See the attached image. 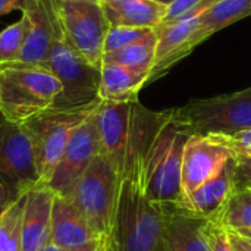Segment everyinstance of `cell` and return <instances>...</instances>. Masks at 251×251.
<instances>
[{"label": "cell", "mask_w": 251, "mask_h": 251, "mask_svg": "<svg viewBox=\"0 0 251 251\" xmlns=\"http://www.w3.org/2000/svg\"><path fill=\"white\" fill-rule=\"evenodd\" d=\"M235 157H229L222 169L197 190H194L179 207L193 213L194 216L213 219L226 204L231 194L235 191Z\"/></svg>", "instance_id": "cell-15"}, {"label": "cell", "mask_w": 251, "mask_h": 251, "mask_svg": "<svg viewBox=\"0 0 251 251\" xmlns=\"http://www.w3.org/2000/svg\"><path fill=\"white\" fill-rule=\"evenodd\" d=\"M97 106L78 110L49 109L22 124L31 140L38 182H49L72 132Z\"/></svg>", "instance_id": "cell-7"}, {"label": "cell", "mask_w": 251, "mask_h": 251, "mask_svg": "<svg viewBox=\"0 0 251 251\" xmlns=\"http://www.w3.org/2000/svg\"><path fill=\"white\" fill-rule=\"evenodd\" d=\"M163 209V251H210L204 232L207 219L194 216L176 204H165Z\"/></svg>", "instance_id": "cell-16"}, {"label": "cell", "mask_w": 251, "mask_h": 251, "mask_svg": "<svg viewBox=\"0 0 251 251\" xmlns=\"http://www.w3.org/2000/svg\"><path fill=\"white\" fill-rule=\"evenodd\" d=\"M60 93L62 84L44 66H0V113L15 124H25L51 109Z\"/></svg>", "instance_id": "cell-2"}, {"label": "cell", "mask_w": 251, "mask_h": 251, "mask_svg": "<svg viewBox=\"0 0 251 251\" xmlns=\"http://www.w3.org/2000/svg\"><path fill=\"white\" fill-rule=\"evenodd\" d=\"M116 1H122V0H104V3H116Z\"/></svg>", "instance_id": "cell-37"}, {"label": "cell", "mask_w": 251, "mask_h": 251, "mask_svg": "<svg viewBox=\"0 0 251 251\" xmlns=\"http://www.w3.org/2000/svg\"><path fill=\"white\" fill-rule=\"evenodd\" d=\"M69 44L88 62L101 66L103 46L110 28L103 6L88 0H51Z\"/></svg>", "instance_id": "cell-8"}, {"label": "cell", "mask_w": 251, "mask_h": 251, "mask_svg": "<svg viewBox=\"0 0 251 251\" xmlns=\"http://www.w3.org/2000/svg\"><path fill=\"white\" fill-rule=\"evenodd\" d=\"M190 134L171 116L156 132L144 160L147 197L157 204H179L184 149Z\"/></svg>", "instance_id": "cell-3"}, {"label": "cell", "mask_w": 251, "mask_h": 251, "mask_svg": "<svg viewBox=\"0 0 251 251\" xmlns=\"http://www.w3.org/2000/svg\"><path fill=\"white\" fill-rule=\"evenodd\" d=\"M22 15L29 21L28 35L15 63L44 66L54 38L56 12L51 0H26Z\"/></svg>", "instance_id": "cell-13"}, {"label": "cell", "mask_w": 251, "mask_h": 251, "mask_svg": "<svg viewBox=\"0 0 251 251\" xmlns=\"http://www.w3.org/2000/svg\"><path fill=\"white\" fill-rule=\"evenodd\" d=\"M62 84V93L51 109L78 110L97 106L100 87V68L84 59L66 40L56 16L54 38L44 65Z\"/></svg>", "instance_id": "cell-5"}, {"label": "cell", "mask_w": 251, "mask_h": 251, "mask_svg": "<svg viewBox=\"0 0 251 251\" xmlns=\"http://www.w3.org/2000/svg\"><path fill=\"white\" fill-rule=\"evenodd\" d=\"M29 21L25 15L22 18L0 31V66L15 63L21 54L22 46L28 35Z\"/></svg>", "instance_id": "cell-25"}, {"label": "cell", "mask_w": 251, "mask_h": 251, "mask_svg": "<svg viewBox=\"0 0 251 251\" xmlns=\"http://www.w3.org/2000/svg\"><path fill=\"white\" fill-rule=\"evenodd\" d=\"M229 157L232 153L215 135H190L182 157L181 201L213 178Z\"/></svg>", "instance_id": "cell-12"}, {"label": "cell", "mask_w": 251, "mask_h": 251, "mask_svg": "<svg viewBox=\"0 0 251 251\" xmlns=\"http://www.w3.org/2000/svg\"><path fill=\"white\" fill-rule=\"evenodd\" d=\"M121 181L122 175L119 171L100 153L63 194L103 238H109L112 232Z\"/></svg>", "instance_id": "cell-4"}, {"label": "cell", "mask_w": 251, "mask_h": 251, "mask_svg": "<svg viewBox=\"0 0 251 251\" xmlns=\"http://www.w3.org/2000/svg\"><path fill=\"white\" fill-rule=\"evenodd\" d=\"M107 246H109V238H99L71 251H106Z\"/></svg>", "instance_id": "cell-31"}, {"label": "cell", "mask_w": 251, "mask_h": 251, "mask_svg": "<svg viewBox=\"0 0 251 251\" xmlns=\"http://www.w3.org/2000/svg\"><path fill=\"white\" fill-rule=\"evenodd\" d=\"M169 112L190 135H232L251 128V87L231 94L194 99Z\"/></svg>", "instance_id": "cell-6"}, {"label": "cell", "mask_w": 251, "mask_h": 251, "mask_svg": "<svg viewBox=\"0 0 251 251\" xmlns=\"http://www.w3.org/2000/svg\"><path fill=\"white\" fill-rule=\"evenodd\" d=\"M56 193L37 182L26 191L22 221V251H40L50 243L51 209Z\"/></svg>", "instance_id": "cell-14"}, {"label": "cell", "mask_w": 251, "mask_h": 251, "mask_svg": "<svg viewBox=\"0 0 251 251\" xmlns=\"http://www.w3.org/2000/svg\"><path fill=\"white\" fill-rule=\"evenodd\" d=\"M219 141L229 149L234 157L251 159V128L243 129L232 135H215Z\"/></svg>", "instance_id": "cell-27"}, {"label": "cell", "mask_w": 251, "mask_h": 251, "mask_svg": "<svg viewBox=\"0 0 251 251\" xmlns=\"http://www.w3.org/2000/svg\"><path fill=\"white\" fill-rule=\"evenodd\" d=\"M247 240H249V238H247ZM250 241H251V240H250Z\"/></svg>", "instance_id": "cell-40"}, {"label": "cell", "mask_w": 251, "mask_h": 251, "mask_svg": "<svg viewBox=\"0 0 251 251\" xmlns=\"http://www.w3.org/2000/svg\"><path fill=\"white\" fill-rule=\"evenodd\" d=\"M106 251H113V250L110 249V246H107V249H106Z\"/></svg>", "instance_id": "cell-39"}, {"label": "cell", "mask_w": 251, "mask_h": 251, "mask_svg": "<svg viewBox=\"0 0 251 251\" xmlns=\"http://www.w3.org/2000/svg\"><path fill=\"white\" fill-rule=\"evenodd\" d=\"M26 0H0V16L10 13L12 10H22Z\"/></svg>", "instance_id": "cell-32"}, {"label": "cell", "mask_w": 251, "mask_h": 251, "mask_svg": "<svg viewBox=\"0 0 251 251\" xmlns=\"http://www.w3.org/2000/svg\"><path fill=\"white\" fill-rule=\"evenodd\" d=\"M156 1H159V3H162V4H165V6H169V4L174 3L175 0H156Z\"/></svg>", "instance_id": "cell-36"}, {"label": "cell", "mask_w": 251, "mask_h": 251, "mask_svg": "<svg viewBox=\"0 0 251 251\" xmlns=\"http://www.w3.org/2000/svg\"><path fill=\"white\" fill-rule=\"evenodd\" d=\"M235 190L251 191V159L235 157Z\"/></svg>", "instance_id": "cell-29"}, {"label": "cell", "mask_w": 251, "mask_h": 251, "mask_svg": "<svg viewBox=\"0 0 251 251\" xmlns=\"http://www.w3.org/2000/svg\"><path fill=\"white\" fill-rule=\"evenodd\" d=\"M168 118V110L153 112L135 103L134 131L122 172L116 213L109 235L113 251H163L165 209L146 193V153Z\"/></svg>", "instance_id": "cell-1"}, {"label": "cell", "mask_w": 251, "mask_h": 251, "mask_svg": "<svg viewBox=\"0 0 251 251\" xmlns=\"http://www.w3.org/2000/svg\"><path fill=\"white\" fill-rule=\"evenodd\" d=\"M199 16L175 21L172 24L159 25L156 29L157 32V47H156V57L153 68L149 75V82L156 81L157 78L163 76L166 72L171 71L174 65L181 62L185 54V46L193 32L199 25Z\"/></svg>", "instance_id": "cell-17"}, {"label": "cell", "mask_w": 251, "mask_h": 251, "mask_svg": "<svg viewBox=\"0 0 251 251\" xmlns=\"http://www.w3.org/2000/svg\"><path fill=\"white\" fill-rule=\"evenodd\" d=\"M229 240H231V244H232V249L234 251H251V241L238 235L237 232L234 231H229Z\"/></svg>", "instance_id": "cell-30"}, {"label": "cell", "mask_w": 251, "mask_h": 251, "mask_svg": "<svg viewBox=\"0 0 251 251\" xmlns=\"http://www.w3.org/2000/svg\"><path fill=\"white\" fill-rule=\"evenodd\" d=\"M103 238L85 221V218L60 194L54 196L51 209L50 241L63 251L78 249L90 241Z\"/></svg>", "instance_id": "cell-18"}, {"label": "cell", "mask_w": 251, "mask_h": 251, "mask_svg": "<svg viewBox=\"0 0 251 251\" xmlns=\"http://www.w3.org/2000/svg\"><path fill=\"white\" fill-rule=\"evenodd\" d=\"M234 232H237L238 235H241V237H244V238L251 240V229H241V231H234Z\"/></svg>", "instance_id": "cell-35"}, {"label": "cell", "mask_w": 251, "mask_h": 251, "mask_svg": "<svg viewBox=\"0 0 251 251\" xmlns=\"http://www.w3.org/2000/svg\"><path fill=\"white\" fill-rule=\"evenodd\" d=\"M251 16V0H219L206 9L199 19V25L185 46L188 56L197 46L210 38L218 31L229 26L240 19Z\"/></svg>", "instance_id": "cell-19"}, {"label": "cell", "mask_w": 251, "mask_h": 251, "mask_svg": "<svg viewBox=\"0 0 251 251\" xmlns=\"http://www.w3.org/2000/svg\"><path fill=\"white\" fill-rule=\"evenodd\" d=\"M26 191L12 197L0 210V251H22V221Z\"/></svg>", "instance_id": "cell-23"}, {"label": "cell", "mask_w": 251, "mask_h": 251, "mask_svg": "<svg viewBox=\"0 0 251 251\" xmlns=\"http://www.w3.org/2000/svg\"><path fill=\"white\" fill-rule=\"evenodd\" d=\"M149 72H138L129 68L101 63L99 99L104 101H135L140 90L149 82Z\"/></svg>", "instance_id": "cell-21"}, {"label": "cell", "mask_w": 251, "mask_h": 251, "mask_svg": "<svg viewBox=\"0 0 251 251\" xmlns=\"http://www.w3.org/2000/svg\"><path fill=\"white\" fill-rule=\"evenodd\" d=\"M154 28H134V26H110L103 46V54L112 53L119 49H124L129 44H134L147 35H150Z\"/></svg>", "instance_id": "cell-26"}, {"label": "cell", "mask_w": 251, "mask_h": 251, "mask_svg": "<svg viewBox=\"0 0 251 251\" xmlns=\"http://www.w3.org/2000/svg\"><path fill=\"white\" fill-rule=\"evenodd\" d=\"M94 112L75 128L51 178L47 182L49 188L56 194L63 196L101 153Z\"/></svg>", "instance_id": "cell-10"}, {"label": "cell", "mask_w": 251, "mask_h": 251, "mask_svg": "<svg viewBox=\"0 0 251 251\" xmlns=\"http://www.w3.org/2000/svg\"><path fill=\"white\" fill-rule=\"evenodd\" d=\"M0 181L15 197L38 182L31 140L22 124L0 113Z\"/></svg>", "instance_id": "cell-9"}, {"label": "cell", "mask_w": 251, "mask_h": 251, "mask_svg": "<svg viewBox=\"0 0 251 251\" xmlns=\"http://www.w3.org/2000/svg\"><path fill=\"white\" fill-rule=\"evenodd\" d=\"M88 1H94V3H100V4H103V3H104V0H88Z\"/></svg>", "instance_id": "cell-38"}, {"label": "cell", "mask_w": 251, "mask_h": 251, "mask_svg": "<svg viewBox=\"0 0 251 251\" xmlns=\"http://www.w3.org/2000/svg\"><path fill=\"white\" fill-rule=\"evenodd\" d=\"M204 232L207 237L210 251H234L231 240H229V231L224 228L222 225L207 219Z\"/></svg>", "instance_id": "cell-28"}, {"label": "cell", "mask_w": 251, "mask_h": 251, "mask_svg": "<svg viewBox=\"0 0 251 251\" xmlns=\"http://www.w3.org/2000/svg\"><path fill=\"white\" fill-rule=\"evenodd\" d=\"M101 6L110 26L134 28H157L168 9L156 0H122Z\"/></svg>", "instance_id": "cell-20"}, {"label": "cell", "mask_w": 251, "mask_h": 251, "mask_svg": "<svg viewBox=\"0 0 251 251\" xmlns=\"http://www.w3.org/2000/svg\"><path fill=\"white\" fill-rule=\"evenodd\" d=\"M156 47H157V32L154 29L150 35L134 44H129L112 53H104L101 63H115L129 68L132 71L150 74L156 57Z\"/></svg>", "instance_id": "cell-22"}, {"label": "cell", "mask_w": 251, "mask_h": 251, "mask_svg": "<svg viewBox=\"0 0 251 251\" xmlns=\"http://www.w3.org/2000/svg\"><path fill=\"white\" fill-rule=\"evenodd\" d=\"M213 221L228 231L251 229V191L235 190Z\"/></svg>", "instance_id": "cell-24"}, {"label": "cell", "mask_w": 251, "mask_h": 251, "mask_svg": "<svg viewBox=\"0 0 251 251\" xmlns=\"http://www.w3.org/2000/svg\"><path fill=\"white\" fill-rule=\"evenodd\" d=\"M135 101H104L101 100L94 112L100 137L101 154H104L122 175L129 141L134 131Z\"/></svg>", "instance_id": "cell-11"}, {"label": "cell", "mask_w": 251, "mask_h": 251, "mask_svg": "<svg viewBox=\"0 0 251 251\" xmlns=\"http://www.w3.org/2000/svg\"><path fill=\"white\" fill-rule=\"evenodd\" d=\"M40 251H63V250H62L60 247H57L56 244H53V243L50 241L49 244H46V246H44V247H43V249H41Z\"/></svg>", "instance_id": "cell-34"}, {"label": "cell", "mask_w": 251, "mask_h": 251, "mask_svg": "<svg viewBox=\"0 0 251 251\" xmlns=\"http://www.w3.org/2000/svg\"><path fill=\"white\" fill-rule=\"evenodd\" d=\"M10 199H12V196H10L9 190H7L6 185L0 181V210L6 206V203H7Z\"/></svg>", "instance_id": "cell-33"}]
</instances>
